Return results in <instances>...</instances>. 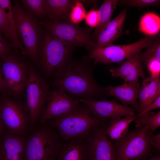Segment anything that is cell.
Here are the masks:
<instances>
[{"instance_id":"obj_12","label":"cell","mask_w":160,"mask_h":160,"mask_svg":"<svg viewBox=\"0 0 160 160\" xmlns=\"http://www.w3.org/2000/svg\"><path fill=\"white\" fill-rule=\"evenodd\" d=\"M107 126L101 121L85 139L88 160H117L113 145L105 133Z\"/></svg>"},{"instance_id":"obj_18","label":"cell","mask_w":160,"mask_h":160,"mask_svg":"<svg viewBox=\"0 0 160 160\" xmlns=\"http://www.w3.org/2000/svg\"><path fill=\"white\" fill-rule=\"evenodd\" d=\"M126 14V9H124L115 18L111 21L99 36L94 49L113 45L114 41L122 33Z\"/></svg>"},{"instance_id":"obj_40","label":"cell","mask_w":160,"mask_h":160,"mask_svg":"<svg viewBox=\"0 0 160 160\" xmlns=\"http://www.w3.org/2000/svg\"><path fill=\"white\" fill-rule=\"evenodd\" d=\"M140 160H160V157L159 156H153L148 159H145Z\"/></svg>"},{"instance_id":"obj_39","label":"cell","mask_w":160,"mask_h":160,"mask_svg":"<svg viewBox=\"0 0 160 160\" xmlns=\"http://www.w3.org/2000/svg\"><path fill=\"white\" fill-rule=\"evenodd\" d=\"M5 128L2 123L0 115V139L4 132Z\"/></svg>"},{"instance_id":"obj_27","label":"cell","mask_w":160,"mask_h":160,"mask_svg":"<svg viewBox=\"0 0 160 160\" xmlns=\"http://www.w3.org/2000/svg\"><path fill=\"white\" fill-rule=\"evenodd\" d=\"M0 31L4 36L11 41L16 51L20 50V53L25 55L26 52L22 46L17 42L14 38L7 20L0 7Z\"/></svg>"},{"instance_id":"obj_4","label":"cell","mask_w":160,"mask_h":160,"mask_svg":"<svg viewBox=\"0 0 160 160\" xmlns=\"http://www.w3.org/2000/svg\"><path fill=\"white\" fill-rule=\"evenodd\" d=\"M62 145L56 131L43 125L26 140L24 160H55Z\"/></svg>"},{"instance_id":"obj_15","label":"cell","mask_w":160,"mask_h":160,"mask_svg":"<svg viewBox=\"0 0 160 160\" xmlns=\"http://www.w3.org/2000/svg\"><path fill=\"white\" fill-rule=\"evenodd\" d=\"M140 53L134 54L122 62L119 66L109 69L111 76L123 79L124 83L139 84V77L145 78L143 65Z\"/></svg>"},{"instance_id":"obj_22","label":"cell","mask_w":160,"mask_h":160,"mask_svg":"<svg viewBox=\"0 0 160 160\" xmlns=\"http://www.w3.org/2000/svg\"><path fill=\"white\" fill-rule=\"evenodd\" d=\"M137 118V116H135L110 120L109 125L106 127L105 133L111 139L119 140L125 135L130 124Z\"/></svg>"},{"instance_id":"obj_17","label":"cell","mask_w":160,"mask_h":160,"mask_svg":"<svg viewBox=\"0 0 160 160\" xmlns=\"http://www.w3.org/2000/svg\"><path fill=\"white\" fill-rule=\"evenodd\" d=\"M140 89L139 84L129 83L116 86L103 87L105 95L114 97L124 105H131L135 110H137L138 106L137 99Z\"/></svg>"},{"instance_id":"obj_38","label":"cell","mask_w":160,"mask_h":160,"mask_svg":"<svg viewBox=\"0 0 160 160\" xmlns=\"http://www.w3.org/2000/svg\"><path fill=\"white\" fill-rule=\"evenodd\" d=\"M4 91V86L1 70L0 67V91Z\"/></svg>"},{"instance_id":"obj_33","label":"cell","mask_w":160,"mask_h":160,"mask_svg":"<svg viewBox=\"0 0 160 160\" xmlns=\"http://www.w3.org/2000/svg\"><path fill=\"white\" fill-rule=\"evenodd\" d=\"M84 19L88 26L95 28L99 22L98 10L94 9L90 10L86 13Z\"/></svg>"},{"instance_id":"obj_2","label":"cell","mask_w":160,"mask_h":160,"mask_svg":"<svg viewBox=\"0 0 160 160\" xmlns=\"http://www.w3.org/2000/svg\"><path fill=\"white\" fill-rule=\"evenodd\" d=\"M76 48L45 30L43 33L38 52V66L44 75L54 79L59 76L72 59Z\"/></svg>"},{"instance_id":"obj_8","label":"cell","mask_w":160,"mask_h":160,"mask_svg":"<svg viewBox=\"0 0 160 160\" xmlns=\"http://www.w3.org/2000/svg\"><path fill=\"white\" fill-rule=\"evenodd\" d=\"M40 22L45 30L52 35L75 47H85L90 51L95 47L96 43L90 34L91 28L82 27L69 20H41Z\"/></svg>"},{"instance_id":"obj_35","label":"cell","mask_w":160,"mask_h":160,"mask_svg":"<svg viewBox=\"0 0 160 160\" xmlns=\"http://www.w3.org/2000/svg\"><path fill=\"white\" fill-rule=\"evenodd\" d=\"M146 124L148 126L151 134L160 126V111L154 114L151 113Z\"/></svg>"},{"instance_id":"obj_11","label":"cell","mask_w":160,"mask_h":160,"mask_svg":"<svg viewBox=\"0 0 160 160\" xmlns=\"http://www.w3.org/2000/svg\"><path fill=\"white\" fill-rule=\"evenodd\" d=\"M0 61L4 91L15 96L19 95L25 89L29 67L24 61L11 55Z\"/></svg>"},{"instance_id":"obj_29","label":"cell","mask_w":160,"mask_h":160,"mask_svg":"<svg viewBox=\"0 0 160 160\" xmlns=\"http://www.w3.org/2000/svg\"><path fill=\"white\" fill-rule=\"evenodd\" d=\"M85 0H77L72 7L69 19L71 23L78 24L84 19L86 13L84 4L86 3Z\"/></svg>"},{"instance_id":"obj_31","label":"cell","mask_w":160,"mask_h":160,"mask_svg":"<svg viewBox=\"0 0 160 160\" xmlns=\"http://www.w3.org/2000/svg\"><path fill=\"white\" fill-rule=\"evenodd\" d=\"M119 4L128 7L143 8L159 5L160 1L159 0H121L119 1Z\"/></svg>"},{"instance_id":"obj_34","label":"cell","mask_w":160,"mask_h":160,"mask_svg":"<svg viewBox=\"0 0 160 160\" xmlns=\"http://www.w3.org/2000/svg\"><path fill=\"white\" fill-rule=\"evenodd\" d=\"M0 31V61L10 55L11 47Z\"/></svg>"},{"instance_id":"obj_9","label":"cell","mask_w":160,"mask_h":160,"mask_svg":"<svg viewBox=\"0 0 160 160\" xmlns=\"http://www.w3.org/2000/svg\"><path fill=\"white\" fill-rule=\"evenodd\" d=\"M155 38L146 37L129 44L113 45L94 49L82 57L88 61L92 60L94 64L119 63L134 54L140 53L142 50L151 45Z\"/></svg>"},{"instance_id":"obj_26","label":"cell","mask_w":160,"mask_h":160,"mask_svg":"<svg viewBox=\"0 0 160 160\" xmlns=\"http://www.w3.org/2000/svg\"><path fill=\"white\" fill-rule=\"evenodd\" d=\"M142 54H139L142 63L145 65L148 61L156 59L160 61V39L156 37L152 44Z\"/></svg>"},{"instance_id":"obj_23","label":"cell","mask_w":160,"mask_h":160,"mask_svg":"<svg viewBox=\"0 0 160 160\" xmlns=\"http://www.w3.org/2000/svg\"><path fill=\"white\" fill-rule=\"evenodd\" d=\"M160 29V18L156 14L148 12L144 14L140 19L139 30L142 33L149 36L158 34Z\"/></svg>"},{"instance_id":"obj_7","label":"cell","mask_w":160,"mask_h":160,"mask_svg":"<svg viewBox=\"0 0 160 160\" xmlns=\"http://www.w3.org/2000/svg\"><path fill=\"white\" fill-rule=\"evenodd\" d=\"M25 89L26 107L30 118V132L41 116L50 91L45 80L32 67L29 68L28 78Z\"/></svg>"},{"instance_id":"obj_30","label":"cell","mask_w":160,"mask_h":160,"mask_svg":"<svg viewBox=\"0 0 160 160\" xmlns=\"http://www.w3.org/2000/svg\"><path fill=\"white\" fill-rule=\"evenodd\" d=\"M149 81V92L150 104L160 96V77H148Z\"/></svg>"},{"instance_id":"obj_1","label":"cell","mask_w":160,"mask_h":160,"mask_svg":"<svg viewBox=\"0 0 160 160\" xmlns=\"http://www.w3.org/2000/svg\"><path fill=\"white\" fill-rule=\"evenodd\" d=\"M53 85L75 99H94L105 95L103 87L94 76L93 67L82 57L72 59L63 72L54 79Z\"/></svg>"},{"instance_id":"obj_10","label":"cell","mask_w":160,"mask_h":160,"mask_svg":"<svg viewBox=\"0 0 160 160\" xmlns=\"http://www.w3.org/2000/svg\"><path fill=\"white\" fill-rule=\"evenodd\" d=\"M27 107L7 97L0 100V115L7 130L24 137L30 127V118Z\"/></svg>"},{"instance_id":"obj_32","label":"cell","mask_w":160,"mask_h":160,"mask_svg":"<svg viewBox=\"0 0 160 160\" xmlns=\"http://www.w3.org/2000/svg\"><path fill=\"white\" fill-rule=\"evenodd\" d=\"M144 66L147 68L150 76L154 78L160 77V61L152 60L148 61Z\"/></svg>"},{"instance_id":"obj_5","label":"cell","mask_w":160,"mask_h":160,"mask_svg":"<svg viewBox=\"0 0 160 160\" xmlns=\"http://www.w3.org/2000/svg\"><path fill=\"white\" fill-rule=\"evenodd\" d=\"M18 40L33 61L38 65V52L43 33L41 25L35 17L26 12L19 1L12 6Z\"/></svg>"},{"instance_id":"obj_28","label":"cell","mask_w":160,"mask_h":160,"mask_svg":"<svg viewBox=\"0 0 160 160\" xmlns=\"http://www.w3.org/2000/svg\"><path fill=\"white\" fill-rule=\"evenodd\" d=\"M148 87V78L145 77L143 79L142 86L140 88L138 95L139 103L137 110L138 115L142 113L150 104Z\"/></svg>"},{"instance_id":"obj_13","label":"cell","mask_w":160,"mask_h":160,"mask_svg":"<svg viewBox=\"0 0 160 160\" xmlns=\"http://www.w3.org/2000/svg\"><path fill=\"white\" fill-rule=\"evenodd\" d=\"M86 106L95 117L103 120H110L136 116L135 110L118 103L116 99L111 100H98L94 99H78Z\"/></svg>"},{"instance_id":"obj_25","label":"cell","mask_w":160,"mask_h":160,"mask_svg":"<svg viewBox=\"0 0 160 160\" xmlns=\"http://www.w3.org/2000/svg\"><path fill=\"white\" fill-rule=\"evenodd\" d=\"M0 7L7 20L14 38L17 43L20 44L17 38L16 22L11 1L0 0Z\"/></svg>"},{"instance_id":"obj_14","label":"cell","mask_w":160,"mask_h":160,"mask_svg":"<svg viewBox=\"0 0 160 160\" xmlns=\"http://www.w3.org/2000/svg\"><path fill=\"white\" fill-rule=\"evenodd\" d=\"M47 103L41 117L42 124L48 120L72 112L80 104L78 99L73 98L64 90L58 89L50 91Z\"/></svg>"},{"instance_id":"obj_21","label":"cell","mask_w":160,"mask_h":160,"mask_svg":"<svg viewBox=\"0 0 160 160\" xmlns=\"http://www.w3.org/2000/svg\"><path fill=\"white\" fill-rule=\"evenodd\" d=\"M119 1L118 0L104 1L98 10V24L91 35L94 41L97 40L100 34L105 30L107 25L111 20L112 15Z\"/></svg>"},{"instance_id":"obj_19","label":"cell","mask_w":160,"mask_h":160,"mask_svg":"<svg viewBox=\"0 0 160 160\" xmlns=\"http://www.w3.org/2000/svg\"><path fill=\"white\" fill-rule=\"evenodd\" d=\"M57 160H88L85 139H76L62 145Z\"/></svg>"},{"instance_id":"obj_16","label":"cell","mask_w":160,"mask_h":160,"mask_svg":"<svg viewBox=\"0 0 160 160\" xmlns=\"http://www.w3.org/2000/svg\"><path fill=\"white\" fill-rule=\"evenodd\" d=\"M25 142L24 136L4 132L0 139V160H24Z\"/></svg>"},{"instance_id":"obj_36","label":"cell","mask_w":160,"mask_h":160,"mask_svg":"<svg viewBox=\"0 0 160 160\" xmlns=\"http://www.w3.org/2000/svg\"><path fill=\"white\" fill-rule=\"evenodd\" d=\"M150 144L157 151H159L160 150V134L156 135L151 134L149 138Z\"/></svg>"},{"instance_id":"obj_24","label":"cell","mask_w":160,"mask_h":160,"mask_svg":"<svg viewBox=\"0 0 160 160\" xmlns=\"http://www.w3.org/2000/svg\"><path fill=\"white\" fill-rule=\"evenodd\" d=\"M28 13L40 18L47 16L45 0H22L20 1Z\"/></svg>"},{"instance_id":"obj_20","label":"cell","mask_w":160,"mask_h":160,"mask_svg":"<svg viewBox=\"0 0 160 160\" xmlns=\"http://www.w3.org/2000/svg\"><path fill=\"white\" fill-rule=\"evenodd\" d=\"M76 0H45L47 16L49 17V20H69L72 7Z\"/></svg>"},{"instance_id":"obj_3","label":"cell","mask_w":160,"mask_h":160,"mask_svg":"<svg viewBox=\"0 0 160 160\" xmlns=\"http://www.w3.org/2000/svg\"><path fill=\"white\" fill-rule=\"evenodd\" d=\"M82 104L69 113L52 119L54 127L63 140L85 139L95 127L104 121L94 117Z\"/></svg>"},{"instance_id":"obj_37","label":"cell","mask_w":160,"mask_h":160,"mask_svg":"<svg viewBox=\"0 0 160 160\" xmlns=\"http://www.w3.org/2000/svg\"><path fill=\"white\" fill-rule=\"evenodd\" d=\"M160 107V96H159L151 103L142 113L137 116H138L145 113L150 112L153 110L159 108Z\"/></svg>"},{"instance_id":"obj_6","label":"cell","mask_w":160,"mask_h":160,"mask_svg":"<svg viewBox=\"0 0 160 160\" xmlns=\"http://www.w3.org/2000/svg\"><path fill=\"white\" fill-rule=\"evenodd\" d=\"M151 134L147 124L128 131L113 144L117 160H140L146 159L151 151L149 138Z\"/></svg>"}]
</instances>
